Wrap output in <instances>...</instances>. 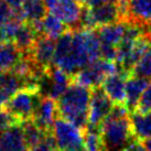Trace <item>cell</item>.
I'll return each mask as SVG.
<instances>
[{
	"label": "cell",
	"instance_id": "obj_10",
	"mask_svg": "<svg viewBox=\"0 0 151 151\" xmlns=\"http://www.w3.org/2000/svg\"><path fill=\"white\" fill-rule=\"evenodd\" d=\"M55 42L56 40L40 35L28 53L34 64L41 70H45L54 65Z\"/></svg>",
	"mask_w": 151,
	"mask_h": 151
},
{
	"label": "cell",
	"instance_id": "obj_11",
	"mask_svg": "<svg viewBox=\"0 0 151 151\" xmlns=\"http://www.w3.org/2000/svg\"><path fill=\"white\" fill-rule=\"evenodd\" d=\"M128 73L122 71L120 68L110 75L106 76L101 84V87L111 99L114 104L125 105L126 101V80Z\"/></svg>",
	"mask_w": 151,
	"mask_h": 151
},
{
	"label": "cell",
	"instance_id": "obj_20",
	"mask_svg": "<svg viewBox=\"0 0 151 151\" xmlns=\"http://www.w3.org/2000/svg\"><path fill=\"white\" fill-rule=\"evenodd\" d=\"M132 130L136 138L142 141L151 137V110L148 111H134L130 116Z\"/></svg>",
	"mask_w": 151,
	"mask_h": 151
},
{
	"label": "cell",
	"instance_id": "obj_23",
	"mask_svg": "<svg viewBox=\"0 0 151 151\" xmlns=\"http://www.w3.org/2000/svg\"><path fill=\"white\" fill-rule=\"evenodd\" d=\"M21 126L22 130H23V134H24L25 142L28 145V148H31L35 143H38L47 132H50V131H44L43 129H41L34 122L32 118L22 120Z\"/></svg>",
	"mask_w": 151,
	"mask_h": 151
},
{
	"label": "cell",
	"instance_id": "obj_32",
	"mask_svg": "<svg viewBox=\"0 0 151 151\" xmlns=\"http://www.w3.org/2000/svg\"><path fill=\"white\" fill-rule=\"evenodd\" d=\"M141 143L143 145V147L147 149V151H151V137L150 138H147V139H145V140H142Z\"/></svg>",
	"mask_w": 151,
	"mask_h": 151
},
{
	"label": "cell",
	"instance_id": "obj_18",
	"mask_svg": "<svg viewBox=\"0 0 151 151\" xmlns=\"http://www.w3.org/2000/svg\"><path fill=\"white\" fill-rule=\"evenodd\" d=\"M128 20L138 23L151 21V0H127Z\"/></svg>",
	"mask_w": 151,
	"mask_h": 151
},
{
	"label": "cell",
	"instance_id": "obj_2",
	"mask_svg": "<svg viewBox=\"0 0 151 151\" xmlns=\"http://www.w3.org/2000/svg\"><path fill=\"white\" fill-rule=\"evenodd\" d=\"M130 111L126 105L115 104L99 126V134L105 151H125L136 136L132 130Z\"/></svg>",
	"mask_w": 151,
	"mask_h": 151
},
{
	"label": "cell",
	"instance_id": "obj_17",
	"mask_svg": "<svg viewBox=\"0 0 151 151\" xmlns=\"http://www.w3.org/2000/svg\"><path fill=\"white\" fill-rule=\"evenodd\" d=\"M31 24L33 25V28L40 35L50 38L52 40H58L67 30L66 25L51 13H47L40 21Z\"/></svg>",
	"mask_w": 151,
	"mask_h": 151
},
{
	"label": "cell",
	"instance_id": "obj_31",
	"mask_svg": "<svg viewBox=\"0 0 151 151\" xmlns=\"http://www.w3.org/2000/svg\"><path fill=\"white\" fill-rule=\"evenodd\" d=\"M119 0H84V4L88 7H94V6H98V4H109V2H116L117 4Z\"/></svg>",
	"mask_w": 151,
	"mask_h": 151
},
{
	"label": "cell",
	"instance_id": "obj_9",
	"mask_svg": "<svg viewBox=\"0 0 151 151\" xmlns=\"http://www.w3.org/2000/svg\"><path fill=\"white\" fill-rule=\"evenodd\" d=\"M114 105L115 104L107 96V94L104 92L101 85L93 87L91 101H89V108H88L87 127L99 128L101 124L109 115Z\"/></svg>",
	"mask_w": 151,
	"mask_h": 151
},
{
	"label": "cell",
	"instance_id": "obj_7",
	"mask_svg": "<svg viewBox=\"0 0 151 151\" xmlns=\"http://www.w3.org/2000/svg\"><path fill=\"white\" fill-rule=\"evenodd\" d=\"M119 70L117 63L114 61L99 59L81 68L73 75V81L86 87L93 88L99 86L106 76L113 74Z\"/></svg>",
	"mask_w": 151,
	"mask_h": 151
},
{
	"label": "cell",
	"instance_id": "obj_3",
	"mask_svg": "<svg viewBox=\"0 0 151 151\" xmlns=\"http://www.w3.org/2000/svg\"><path fill=\"white\" fill-rule=\"evenodd\" d=\"M91 94V88L73 81L66 91L56 99L58 115L85 130L88 122Z\"/></svg>",
	"mask_w": 151,
	"mask_h": 151
},
{
	"label": "cell",
	"instance_id": "obj_16",
	"mask_svg": "<svg viewBox=\"0 0 151 151\" xmlns=\"http://www.w3.org/2000/svg\"><path fill=\"white\" fill-rule=\"evenodd\" d=\"M149 84V80L143 78L140 76H136L130 74L126 80V101L125 105L130 111V114L134 111L140 98L142 96L145 89Z\"/></svg>",
	"mask_w": 151,
	"mask_h": 151
},
{
	"label": "cell",
	"instance_id": "obj_6",
	"mask_svg": "<svg viewBox=\"0 0 151 151\" xmlns=\"http://www.w3.org/2000/svg\"><path fill=\"white\" fill-rule=\"evenodd\" d=\"M41 98L42 96L40 95L38 89L21 88L9 98L4 108L22 122L33 117Z\"/></svg>",
	"mask_w": 151,
	"mask_h": 151
},
{
	"label": "cell",
	"instance_id": "obj_5",
	"mask_svg": "<svg viewBox=\"0 0 151 151\" xmlns=\"http://www.w3.org/2000/svg\"><path fill=\"white\" fill-rule=\"evenodd\" d=\"M71 75L56 65L43 70L37 80L38 92L42 97L58 99L71 84Z\"/></svg>",
	"mask_w": 151,
	"mask_h": 151
},
{
	"label": "cell",
	"instance_id": "obj_21",
	"mask_svg": "<svg viewBox=\"0 0 151 151\" xmlns=\"http://www.w3.org/2000/svg\"><path fill=\"white\" fill-rule=\"evenodd\" d=\"M22 56L23 53L12 42L0 44V72L11 71Z\"/></svg>",
	"mask_w": 151,
	"mask_h": 151
},
{
	"label": "cell",
	"instance_id": "obj_22",
	"mask_svg": "<svg viewBox=\"0 0 151 151\" xmlns=\"http://www.w3.org/2000/svg\"><path fill=\"white\" fill-rule=\"evenodd\" d=\"M21 16L28 23L38 22L46 14V8L43 0H24L21 7Z\"/></svg>",
	"mask_w": 151,
	"mask_h": 151
},
{
	"label": "cell",
	"instance_id": "obj_33",
	"mask_svg": "<svg viewBox=\"0 0 151 151\" xmlns=\"http://www.w3.org/2000/svg\"><path fill=\"white\" fill-rule=\"evenodd\" d=\"M77 1H80L81 4H84V0H77Z\"/></svg>",
	"mask_w": 151,
	"mask_h": 151
},
{
	"label": "cell",
	"instance_id": "obj_27",
	"mask_svg": "<svg viewBox=\"0 0 151 151\" xmlns=\"http://www.w3.org/2000/svg\"><path fill=\"white\" fill-rule=\"evenodd\" d=\"M19 122H21V120H19L17 117H14L12 114L9 113L6 108H0V134H2L4 130L8 129L9 127L12 126L13 124Z\"/></svg>",
	"mask_w": 151,
	"mask_h": 151
},
{
	"label": "cell",
	"instance_id": "obj_28",
	"mask_svg": "<svg viewBox=\"0 0 151 151\" xmlns=\"http://www.w3.org/2000/svg\"><path fill=\"white\" fill-rule=\"evenodd\" d=\"M148 110H151V82L148 84L147 88L145 89V92H143L142 96L140 98L138 106H137L134 111L143 113V111H148Z\"/></svg>",
	"mask_w": 151,
	"mask_h": 151
},
{
	"label": "cell",
	"instance_id": "obj_14",
	"mask_svg": "<svg viewBox=\"0 0 151 151\" xmlns=\"http://www.w3.org/2000/svg\"><path fill=\"white\" fill-rule=\"evenodd\" d=\"M0 151H29L21 122L13 124L0 134Z\"/></svg>",
	"mask_w": 151,
	"mask_h": 151
},
{
	"label": "cell",
	"instance_id": "obj_15",
	"mask_svg": "<svg viewBox=\"0 0 151 151\" xmlns=\"http://www.w3.org/2000/svg\"><path fill=\"white\" fill-rule=\"evenodd\" d=\"M25 78L13 71L0 72V108H2L9 98L19 89L27 87Z\"/></svg>",
	"mask_w": 151,
	"mask_h": 151
},
{
	"label": "cell",
	"instance_id": "obj_19",
	"mask_svg": "<svg viewBox=\"0 0 151 151\" xmlns=\"http://www.w3.org/2000/svg\"><path fill=\"white\" fill-rule=\"evenodd\" d=\"M39 37L40 34L37 32L33 25L24 21L12 40V43L22 53H29Z\"/></svg>",
	"mask_w": 151,
	"mask_h": 151
},
{
	"label": "cell",
	"instance_id": "obj_4",
	"mask_svg": "<svg viewBox=\"0 0 151 151\" xmlns=\"http://www.w3.org/2000/svg\"><path fill=\"white\" fill-rule=\"evenodd\" d=\"M51 132L59 151H85L84 130L74 124L56 117Z\"/></svg>",
	"mask_w": 151,
	"mask_h": 151
},
{
	"label": "cell",
	"instance_id": "obj_25",
	"mask_svg": "<svg viewBox=\"0 0 151 151\" xmlns=\"http://www.w3.org/2000/svg\"><path fill=\"white\" fill-rule=\"evenodd\" d=\"M85 151H105L101 142L99 128L86 127L84 130Z\"/></svg>",
	"mask_w": 151,
	"mask_h": 151
},
{
	"label": "cell",
	"instance_id": "obj_8",
	"mask_svg": "<svg viewBox=\"0 0 151 151\" xmlns=\"http://www.w3.org/2000/svg\"><path fill=\"white\" fill-rule=\"evenodd\" d=\"M46 11L60 19L68 29L81 28V16L84 4L77 0H43Z\"/></svg>",
	"mask_w": 151,
	"mask_h": 151
},
{
	"label": "cell",
	"instance_id": "obj_29",
	"mask_svg": "<svg viewBox=\"0 0 151 151\" xmlns=\"http://www.w3.org/2000/svg\"><path fill=\"white\" fill-rule=\"evenodd\" d=\"M6 4L9 6V8L12 10L14 13H18V14H20L21 16V7H22V4H23V1L24 0H4ZM22 17V16H21Z\"/></svg>",
	"mask_w": 151,
	"mask_h": 151
},
{
	"label": "cell",
	"instance_id": "obj_24",
	"mask_svg": "<svg viewBox=\"0 0 151 151\" xmlns=\"http://www.w3.org/2000/svg\"><path fill=\"white\" fill-rule=\"evenodd\" d=\"M130 74L140 76L147 80L151 78V42L141 55V58L138 60V62L134 64Z\"/></svg>",
	"mask_w": 151,
	"mask_h": 151
},
{
	"label": "cell",
	"instance_id": "obj_13",
	"mask_svg": "<svg viewBox=\"0 0 151 151\" xmlns=\"http://www.w3.org/2000/svg\"><path fill=\"white\" fill-rule=\"evenodd\" d=\"M58 116L59 115H58L56 101L50 97H42L35 109L32 119L41 129L44 131H51L52 125Z\"/></svg>",
	"mask_w": 151,
	"mask_h": 151
},
{
	"label": "cell",
	"instance_id": "obj_1",
	"mask_svg": "<svg viewBox=\"0 0 151 151\" xmlns=\"http://www.w3.org/2000/svg\"><path fill=\"white\" fill-rule=\"evenodd\" d=\"M101 58V42L95 29L66 30L55 42L54 64L70 75Z\"/></svg>",
	"mask_w": 151,
	"mask_h": 151
},
{
	"label": "cell",
	"instance_id": "obj_12",
	"mask_svg": "<svg viewBox=\"0 0 151 151\" xmlns=\"http://www.w3.org/2000/svg\"><path fill=\"white\" fill-rule=\"evenodd\" d=\"M128 21H119L113 22L109 24L98 27L96 30L101 47H109V49H117L118 44L122 40L125 34Z\"/></svg>",
	"mask_w": 151,
	"mask_h": 151
},
{
	"label": "cell",
	"instance_id": "obj_26",
	"mask_svg": "<svg viewBox=\"0 0 151 151\" xmlns=\"http://www.w3.org/2000/svg\"><path fill=\"white\" fill-rule=\"evenodd\" d=\"M29 151H58V147L52 132H47L38 143L29 148Z\"/></svg>",
	"mask_w": 151,
	"mask_h": 151
},
{
	"label": "cell",
	"instance_id": "obj_30",
	"mask_svg": "<svg viewBox=\"0 0 151 151\" xmlns=\"http://www.w3.org/2000/svg\"><path fill=\"white\" fill-rule=\"evenodd\" d=\"M125 151H147V149L143 147V145L141 143L140 140L136 139L127 147V149Z\"/></svg>",
	"mask_w": 151,
	"mask_h": 151
},
{
	"label": "cell",
	"instance_id": "obj_34",
	"mask_svg": "<svg viewBox=\"0 0 151 151\" xmlns=\"http://www.w3.org/2000/svg\"><path fill=\"white\" fill-rule=\"evenodd\" d=\"M149 23H150V27H151V21H150V22H149Z\"/></svg>",
	"mask_w": 151,
	"mask_h": 151
}]
</instances>
